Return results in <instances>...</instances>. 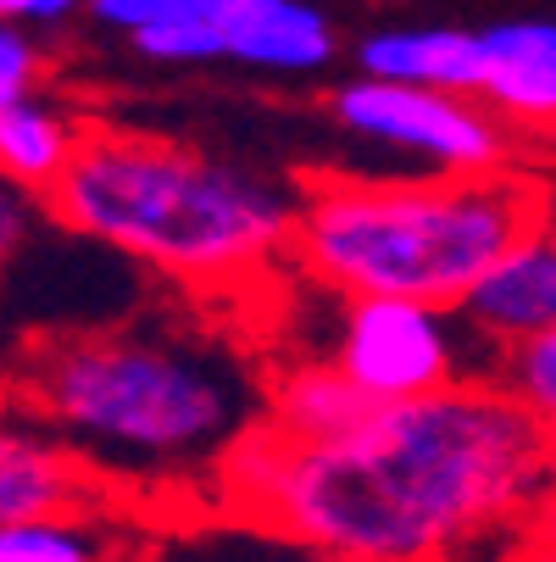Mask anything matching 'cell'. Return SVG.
I'll use <instances>...</instances> for the list:
<instances>
[{
	"mask_svg": "<svg viewBox=\"0 0 556 562\" xmlns=\"http://www.w3.org/2000/svg\"><path fill=\"white\" fill-rule=\"evenodd\" d=\"M212 473L234 518L329 562H456L523 535L556 485L545 418L501 379L378 401L362 429L324 446L257 418Z\"/></svg>",
	"mask_w": 556,
	"mask_h": 562,
	"instance_id": "1",
	"label": "cell"
},
{
	"mask_svg": "<svg viewBox=\"0 0 556 562\" xmlns=\"http://www.w3.org/2000/svg\"><path fill=\"white\" fill-rule=\"evenodd\" d=\"M18 401L90 473L179 479L217 468L262 407L228 351L173 329H67L18 368Z\"/></svg>",
	"mask_w": 556,
	"mask_h": 562,
	"instance_id": "2",
	"label": "cell"
},
{
	"mask_svg": "<svg viewBox=\"0 0 556 562\" xmlns=\"http://www.w3.org/2000/svg\"><path fill=\"white\" fill-rule=\"evenodd\" d=\"M45 212L179 284L228 290L290 257L300 195L201 145L123 123H84Z\"/></svg>",
	"mask_w": 556,
	"mask_h": 562,
	"instance_id": "3",
	"label": "cell"
},
{
	"mask_svg": "<svg viewBox=\"0 0 556 562\" xmlns=\"http://www.w3.org/2000/svg\"><path fill=\"white\" fill-rule=\"evenodd\" d=\"M551 190L529 173H412V179H311L290 262L340 301L401 295L462 312L534 228Z\"/></svg>",
	"mask_w": 556,
	"mask_h": 562,
	"instance_id": "4",
	"label": "cell"
},
{
	"mask_svg": "<svg viewBox=\"0 0 556 562\" xmlns=\"http://www.w3.org/2000/svg\"><path fill=\"white\" fill-rule=\"evenodd\" d=\"M329 112L345 134L401 150L423 173H490L507 168V128L467 95H434L384 85V78H345L329 90Z\"/></svg>",
	"mask_w": 556,
	"mask_h": 562,
	"instance_id": "5",
	"label": "cell"
},
{
	"mask_svg": "<svg viewBox=\"0 0 556 562\" xmlns=\"http://www.w3.org/2000/svg\"><path fill=\"white\" fill-rule=\"evenodd\" d=\"M456 312L401 301V295H362L345 301L340 335H334V368L367 390L373 401H418L434 395L462 373L456 351V324H445Z\"/></svg>",
	"mask_w": 556,
	"mask_h": 562,
	"instance_id": "6",
	"label": "cell"
},
{
	"mask_svg": "<svg viewBox=\"0 0 556 562\" xmlns=\"http://www.w3.org/2000/svg\"><path fill=\"white\" fill-rule=\"evenodd\" d=\"M95 491L101 473H90L29 407H0V529L50 513H90Z\"/></svg>",
	"mask_w": 556,
	"mask_h": 562,
	"instance_id": "7",
	"label": "cell"
},
{
	"mask_svg": "<svg viewBox=\"0 0 556 562\" xmlns=\"http://www.w3.org/2000/svg\"><path fill=\"white\" fill-rule=\"evenodd\" d=\"M223 56L257 72H324L340 50L334 23L306 0H212Z\"/></svg>",
	"mask_w": 556,
	"mask_h": 562,
	"instance_id": "8",
	"label": "cell"
},
{
	"mask_svg": "<svg viewBox=\"0 0 556 562\" xmlns=\"http://www.w3.org/2000/svg\"><path fill=\"white\" fill-rule=\"evenodd\" d=\"M462 324L490 340L496 357L534 335H556V217L534 228L523 246L467 295Z\"/></svg>",
	"mask_w": 556,
	"mask_h": 562,
	"instance_id": "9",
	"label": "cell"
},
{
	"mask_svg": "<svg viewBox=\"0 0 556 562\" xmlns=\"http://www.w3.org/2000/svg\"><path fill=\"white\" fill-rule=\"evenodd\" d=\"M356 72L384 85L485 101V34L473 29H378L356 45Z\"/></svg>",
	"mask_w": 556,
	"mask_h": 562,
	"instance_id": "10",
	"label": "cell"
},
{
	"mask_svg": "<svg viewBox=\"0 0 556 562\" xmlns=\"http://www.w3.org/2000/svg\"><path fill=\"white\" fill-rule=\"evenodd\" d=\"M485 34V101L518 123H556V23L551 18H512Z\"/></svg>",
	"mask_w": 556,
	"mask_h": 562,
	"instance_id": "11",
	"label": "cell"
},
{
	"mask_svg": "<svg viewBox=\"0 0 556 562\" xmlns=\"http://www.w3.org/2000/svg\"><path fill=\"white\" fill-rule=\"evenodd\" d=\"M373 407H378V401L367 390H356L334 362H300V368L273 379L262 424L279 429L284 440L324 446V440H340V435L362 429Z\"/></svg>",
	"mask_w": 556,
	"mask_h": 562,
	"instance_id": "12",
	"label": "cell"
},
{
	"mask_svg": "<svg viewBox=\"0 0 556 562\" xmlns=\"http://www.w3.org/2000/svg\"><path fill=\"white\" fill-rule=\"evenodd\" d=\"M78 134H84V123H72L61 106H50L39 95L7 106L0 112V179H12L18 190L45 201L72 162Z\"/></svg>",
	"mask_w": 556,
	"mask_h": 562,
	"instance_id": "13",
	"label": "cell"
},
{
	"mask_svg": "<svg viewBox=\"0 0 556 562\" xmlns=\"http://www.w3.org/2000/svg\"><path fill=\"white\" fill-rule=\"evenodd\" d=\"M0 562H112V540L90 513H50L0 529Z\"/></svg>",
	"mask_w": 556,
	"mask_h": 562,
	"instance_id": "14",
	"label": "cell"
},
{
	"mask_svg": "<svg viewBox=\"0 0 556 562\" xmlns=\"http://www.w3.org/2000/svg\"><path fill=\"white\" fill-rule=\"evenodd\" d=\"M128 50L139 61H162V67H212V61H228L223 56V34L212 18H179V23H162V29H145L128 40Z\"/></svg>",
	"mask_w": 556,
	"mask_h": 562,
	"instance_id": "15",
	"label": "cell"
},
{
	"mask_svg": "<svg viewBox=\"0 0 556 562\" xmlns=\"http://www.w3.org/2000/svg\"><path fill=\"white\" fill-rule=\"evenodd\" d=\"M496 379L518 390L540 418L556 413V335H534L523 346H507L496 362Z\"/></svg>",
	"mask_w": 556,
	"mask_h": 562,
	"instance_id": "16",
	"label": "cell"
},
{
	"mask_svg": "<svg viewBox=\"0 0 556 562\" xmlns=\"http://www.w3.org/2000/svg\"><path fill=\"white\" fill-rule=\"evenodd\" d=\"M90 12H95V23L134 40L145 29H162V23H179V18H206L212 0H90Z\"/></svg>",
	"mask_w": 556,
	"mask_h": 562,
	"instance_id": "17",
	"label": "cell"
},
{
	"mask_svg": "<svg viewBox=\"0 0 556 562\" xmlns=\"http://www.w3.org/2000/svg\"><path fill=\"white\" fill-rule=\"evenodd\" d=\"M45 78V56L23 23H0V112L29 101Z\"/></svg>",
	"mask_w": 556,
	"mask_h": 562,
	"instance_id": "18",
	"label": "cell"
},
{
	"mask_svg": "<svg viewBox=\"0 0 556 562\" xmlns=\"http://www.w3.org/2000/svg\"><path fill=\"white\" fill-rule=\"evenodd\" d=\"M34 206H45V201L29 195V190H18L12 179H0V268H7V257L29 239V228H34Z\"/></svg>",
	"mask_w": 556,
	"mask_h": 562,
	"instance_id": "19",
	"label": "cell"
},
{
	"mask_svg": "<svg viewBox=\"0 0 556 562\" xmlns=\"http://www.w3.org/2000/svg\"><path fill=\"white\" fill-rule=\"evenodd\" d=\"M78 7H90V0H0V23H39V29H50V23H67Z\"/></svg>",
	"mask_w": 556,
	"mask_h": 562,
	"instance_id": "20",
	"label": "cell"
},
{
	"mask_svg": "<svg viewBox=\"0 0 556 562\" xmlns=\"http://www.w3.org/2000/svg\"><path fill=\"white\" fill-rule=\"evenodd\" d=\"M523 551H529L534 562H556V485H551V496L534 507V518H529V529H523Z\"/></svg>",
	"mask_w": 556,
	"mask_h": 562,
	"instance_id": "21",
	"label": "cell"
},
{
	"mask_svg": "<svg viewBox=\"0 0 556 562\" xmlns=\"http://www.w3.org/2000/svg\"><path fill=\"white\" fill-rule=\"evenodd\" d=\"M545 440H551V462H556V413L545 418Z\"/></svg>",
	"mask_w": 556,
	"mask_h": 562,
	"instance_id": "22",
	"label": "cell"
}]
</instances>
